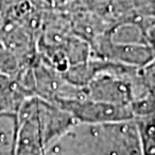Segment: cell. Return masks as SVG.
<instances>
[{"instance_id": "1", "label": "cell", "mask_w": 155, "mask_h": 155, "mask_svg": "<svg viewBox=\"0 0 155 155\" xmlns=\"http://www.w3.org/2000/svg\"><path fill=\"white\" fill-rule=\"evenodd\" d=\"M44 155H111L106 125L76 123L50 145Z\"/></svg>"}, {"instance_id": "2", "label": "cell", "mask_w": 155, "mask_h": 155, "mask_svg": "<svg viewBox=\"0 0 155 155\" xmlns=\"http://www.w3.org/2000/svg\"><path fill=\"white\" fill-rule=\"evenodd\" d=\"M58 107L69 113L77 123L84 124H110L134 118L130 106L107 104L86 97L64 101Z\"/></svg>"}, {"instance_id": "3", "label": "cell", "mask_w": 155, "mask_h": 155, "mask_svg": "<svg viewBox=\"0 0 155 155\" xmlns=\"http://www.w3.org/2000/svg\"><path fill=\"white\" fill-rule=\"evenodd\" d=\"M106 127L111 155H144L134 118Z\"/></svg>"}, {"instance_id": "4", "label": "cell", "mask_w": 155, "mask_h": 155, "mask_svg": "<svg viewBox=\"0 0 155 155\" xmlns=\"http://www.w3.org/2000/svg\"><path fill=\"white\" fill-rule=\"evenodd\" d=\"M28 98L31 97L15 78L0 74V113H17Z\"/></svg>"}, {"instance_id": "5", "label": "cell", "mask_w": 155, "mask_h": 155, "mask_svg": "<svg viewBox=\"0 0 155 155\" xmlns=\"http://www.w3.org/2000/svg\"><path fill=\"white\" fill-rule=\"evenodd\" d=\"M17 129V113H0V155H14Z\"/></svg>"}, {"instance_id": "6", "label": "cell", "mask_w": 155, "mask_h": 155, "mask_svg": "<svg viewBox=\"0 0 155 155\" xmlns=\"http://www.w3.org/2000/svg\"><path fill=\"white\" fill-rule=\"evenodd\" d=\"M144 155H155V114L134 117Z\"/></svg>"}, {"instance_id": "7", "label": "cell", "mask_w": 155, "mask_h": 155, "mask_svg": "<svg viewBox=\"0 0 155 155\" xmlns=\"http://www.w3.org/2000/svg\"><path fill=\"white\" fill-rule=\"evenodd\" d=\"M146 43L150 46L155 58V22H153L146 29Z\"/></svg>"}, {"instance_id": "8", "label": "cell", "mask_w": 155, "mask_h": 155, "mask_svg": "<svg viewBox=\"0 0 155 155\" xmlns=\"http://www.w3.org/2000/svg\"><path fill=\"white\" fill-rule=\"evenodd\" d=\"M50 9H60L68 5L71 0H40Z\"/></svg>"}, {"instance_id": "9", "label": "cell", "mask_w": 155, "mask_h": 155, "mask_svg": "<svg viewBox=\"0 0 155 155\" xmlns=\"http://www.w3.org/2000/svg\"><path fill=\"white\" fill-rule=\"evenodd\" d=\"M1 29H2V18L0 16V33H1Z\"/></svg>"}]
</instances>
